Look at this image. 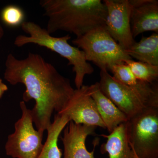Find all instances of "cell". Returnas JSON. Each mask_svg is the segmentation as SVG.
Segmentation results:
<instances>
[{
  "label": "cell",
  "mask_w": 158,
  "mask_h": 158,
  "mask_svg": "<svg viewBox=\"0 0 158 158\" xmlns=\"http://www.w3.org/2000/svg\"><path fill=\"white\" fill-rule=\"evenodd\" d=\"M5 66V80L11 85L25 87L23 101H35L31 112L37 130L47 131L53 113H59L73 93L70 81L39 54L30 52L25 59H19L9 54Z\"/></svg>",
  "instance_id": "6da1fadb"
},
{
  "label": "cell",
  "mask_w": 158,
  "mask_h": 158,
  "mask_svg": "<svg viewBox=\"0 0 158 158\" xmlns=\"http://www.w3.org/2000/svg\"><path fill=\"white\" fill-rule=\"evenodd\" d=\"M40 4L48 18L46 30L50 34L65 31L78 38L105 27L106 8L101 0H41Z\"/></svg>",
  "instance_id": "7a4b0ae2"
},
{
  "label": "cell",
  "mask_w": 158,
  "mask_h": 158,
  "mask_svg": "<svg viewBox=\"0 0 158 158\" xmlns=\"http://www.w3.org/2000/svg\"><path fill=\"white\" fill-rule=\"evenodd\" d=\"M23 31L29 36L19 35L14 40L15 45L21 47L30 44H37L48 49L65 58L68 65H72L75 74L74 82L77 89L82 87L87 75L94 72L92 65L86 60L84 52L68 43L71 39L69 34L61 37H55L36 23L24 21L22 24Z\"/></svg>",
  "instance_id": "3957f363"
},
{
  "label": "cell",
  "mask_w": 158,
  "mask_h": 158,
  "mask_svg": "<svg viewBox=\"0 0 158 158\" xmlns=\"http://www.w3.org/2000/svg\"><path fill=\"white\" fill-rule=\"evenodd\" d=\"M99 87L103 93L128 119L149 107H158L157 82L139 81L137 85L127 86L115 80L107 70H101Z\"/></svg>",
  "instance_id": "277c9868"
},
{
  "label": "cell",
  "mask_w": 158,
  "mask_h": 158,
  "mask_svg": "<svg viewBox=\"0 0 158 158\" xmlns=\"http://www.w3.org/2000/svg\"><path fill=\"white\" fill-rule=\"evenodd\" d=\"M72 43L84 52L88 62H93L101 70H109L115 64L132 59L104 27L93 29Z\"/></svg>",
  "instance_id": "5b68a950"
},
{
  "label": "cell",
  "mask_w": 158,
  "mask_h": 158,
  "mask_svg": "<svg viewBox=\"0 0 158 158\" xmlns=\"http://www.w3.org/2000/svg\"><path fill=\"white\" fill-rule=\"evenodd\" d=\"M129 141L138 158H158V107H149L127 122Z\"/></svg>",
  "instance_id": "8992f818"
},
{
  "label": "cell",
  "mask_w": 158,
  "mask_h": 158,
  "mask_svg": "<svg viewBox=\"0 0 158 158\" xmlns=\"http://www.w3.org/2000/svg\"><path fill=\"white\" fill-rule=\"evenodd\" d=\"M20 107L21 117L15 124L14 132L8 136L6 154L13 158H37L43 147L44 132L34 128L31 110L24 102H20Z\"/></svg>",
  "instance_id": "52a82bcc"
},
{
  "label": "cell",
  "mask_w": 158,
  "mask_h": 158,
  "mask_svg": "<svg viewBox=\"0 0 158 158\" xmlns=\"http://www.w3.org/2000/svg\"><path fill=\"white\" fill-rule=\"evenodd\" d=\"M58 113L65 115L76 124L106 129L88 85H83L79 89H74L65 106Z\"/></svg>",
  "instance_id": "ba28073f"
},
{
  "label": "cell",
  "mask_w": 158,
  "mask_h": 158,
  "mask_svg": "<svg viewBox=\"0 0 158 158\" xmlns=\"http://www.w3.org/2000/svg\"><path fill=\"white\" fill-rule=\"evenodd\" d=\"M107 10L105 28L115 41L125 51L129 48L135 40L130 24L129 0H104Z\"/></svg>",
  "instance_id": "9c48e42d"
},
{
  "label": "cell",
  "mask_w": 158,
  "mask_h": 158,
  "mask_svg": "<svg viewBox=\"0 0 158 158\" xmlns=\"http://www.w3.org/2000/svg\"><path fill=\"white\" fill-rule=\"evenodd\" d=\"M130 24L134 38L147 31L158 34V0H129Z\"/></svg>",
  "instance_id": "30bf717a"
},
{
  "label": "cell",
  "mask_w": 158,
  "mask_h": 158,
  "mask_svg": "<svg viewBox=\"0 0 158 158\" xmlns=\"http://www.w3.org/2000/svg\"><path fill=\"white\" fill-rule=\"evenodd\" d=\"M96 127L76 124L70 121L63 130L62 138L64 146L63 158H95L94 144L92 152H89L86 146L88 136L93 135Z\"/></svg>",
  "instance_id": "8fae6325"
},
{
  "label": "cell",
  "mask_w": 158,
  "mask_h": 158,
  "mask_svg": "<svg viewBox=\"0 0 158 158\" xmlns=\"http://www.w3.org/2000/svg\"><path fill=\"white\" fill-rule=\"evenodd\" d=\"M90 94L94 100L99 114L109 132L127 122V116L102 92L98 82L90 85Z\"/></svg>",
  "instance_id": "7c38bea8"
},
{
  "label": "cell",
  "mask_w": 158,
  "mask_h": 158,
  "mask_svg": "<svg viewBox=\"0 0 158 158\" xmlns=\"http://www.w3.org/2000/svg\"><path fill=\"white\" fill-rule=\"evenodd\" d=\"M107 138L102 144V153H107L109 158H138L129 141L127 122L118 126L109 135H102Z\"/></svg>",
  "instance_id": "4fadbf2b"
},
{
  "label": "cell",
  "mask_w": 158,
  "mask_h": 158,
  "mask_svg": "<svg viewBox=\"0 0 158 158\" xmlns=\"http://www.w3.org/2000/svg\"><path fill=\"white\" fill-rule=\"evenodd\" d=\"M125 52L131 59L158 66V34L154 33L148 37H142Z\"/></svg>",
  "instance_id": "5bb4252c"
},
{
  "label": "cell",
  "mask_w": 158,
  "mask_h": 158,
  "mask_svg": "<svg viewBox=\"0 0 158 158\" xmlns=\"http://www.w3.org/2000/svg\"><path fill=\"white\" fill-rule=\"evenodd\" d=\"M70 122L68 117L57 113L54 121L47 130L48 136L42 150L37 158H61L62 153L58 145L60 134Z\"/></svg>",
  "instance_id": "9a60e30c"
},
{
  "label": "cell",
  "mask_w": 158,
  "mask_h": 158,
  "mask_svg": "<svg viewBox=\"0 0 158 158\" xmlns=\"http://www.w3.org/2000/svg\"><path fill=\"white\" fill-rule=\"evenodd\" d=\"M125 63L129 66L134 76L138 81L148 83L158 81V66L136 62L132 59L127 60Z\"/></svg>",
  "instance_id": "2e32d148"
},
{
  "label": "cell",
  "mask_w": 158,
  "mask_h": 158,
  "mask_svg": "<svg viewBox=\"0 0 158 158\" xmlns=\"http://www.w3.org/2000/svg\"><path fill=\"white\" fill-rule=\"evenodd\" d=\"M0 18L6 25L15 27L21 25L24 22V12L19 6L9 5L2 10Z\"/></svg>",
  "instance_id": "e0dca14e"
},
{
  "label": "cell",
  "mask_w": 158,
  "mask_h": 158,
  "mask_svg": "<svg viewBox=\"0 0 158 158\" xmlns=\"http://www.w3.org/2000/svg\"><path fill=\"white\" fill-rule=\"evenodd\" d=\"M109 70L112 72L113 77L123 85L134 86L139 81L134 76L129 66L125 62L115 64Z\"/></svg>",
  "instance_id": "ac0fdd59"
},
{
  "label": "cell",
  "mask_w": 158,
  "mask_h": 158,
  "mask_svg": "<svg viewBox=\"0 0 158 158\" xmlns=\"http://www.w3.org/2000/svg\"><path fill=\"white\" fill-rule=\"evenodd\" d=\"M8 90V88L6 84L3 83L2 80L0 78V99L2 98L4 93Z\"/></svg>",
  "instance_id": "d6986e66"
},
{
  "label": "cell",
  "mask_w": 158,
  "mask_h": 158,
  "mask_svg": "<svg viewBox=\"0 0 158 158\" xmlns=\"http://www.w3.org/2000/svg\"><path fill=\"white\" fill-rule=\"evenodd\" d=\"M1 18H0V43H1V40L2 39L4 35V29H3L2 26L1 24ZM0 45H1V44H0Z\"/></svg>",
  "instance_id": "ffe728a7"
}]
</instances>
